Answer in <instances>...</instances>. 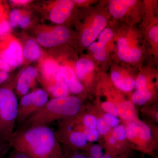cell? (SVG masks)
<instances>
[{
  "label": "cell",
  "mask_w": 158,
  "mask_h": 158,
  "mask_svg": "<svg viewBox=\"0 0 158 158\" xmlns=\"http://www.w3.org/2000/svg\"><path fill=\"white\" fill-rule=\"evenodd\" d=\"M7 141L28 158H61L63 154L55 132L48 126L17 129Z\"/></svg>",
  "instance_id": "6da1fadb"
},
{
  "label": "cell",
  "mask_w": 158,
  "mask_h": 158,
  "mask_svg": "<svg viewBox=\"0 0 158 158\" xmlns=\"http://www.w3.org/2000/svg\"><path fill=\"white\" fill-rule=\"evenodd\" d=\"M81 100L75 96L54 98L28 118L17 129L33 127L48 126L52 123L62 118L76 116L81 109Z\"/></svg>",
  "instance_id": "7a4b0ae2"
},
{
  "label": "cell",
  "mask_w": 158,
  "mask_h": 158,
  "mask_svg": "<svg viewBox=\"0 0 158 158\" xmlns=\"http://www.w3.org/2000/svg\"><path fill=\"white\" fill-rule=\"evenodd\" d=\"M18 105L12 90L0 88V141H7L15 131Z\"/></svg>",
  "instance_id": "3957f363"
},
{
  "label": "cell",
  "mask_w": 158,
  "mask_h": 158,
  "mask_svg": "<svg viewBox=\"0 0 158 158\" xmlns=\"http://www.w3.org/2000/svg\"><path fill=\"white\" fill-rule=\"evenodd\" d=\"M48 101L46 91L37 89L24 95L19 103L16 126H20Z\"/></svg>",
  "instance_id": "277c9868"
},
{
  "label": "cell",
  "mask_w": 158,
  "mask_h": 158,
  "mask_svg": "<svg viewBox=\"0 0 158 158\" xmlns=\"http://www.w3.org/2000/svg\"><path fill=\"white\" fill-rule=\"evenodd\" d=\"M69 35L68 29L63 26H59L50 32L39 34L37 39L43 46L52 47L66 42L69 38Z\"/></svg>",
  "instance_id": "5b68a950"
},
{
  "label": "cell",
  "mask_w": 158,
  "mask_h": 158,
  "mask_svg": "<svg viewBox=\"0 0 158 158\" xmlns=\"http://www.w3.org/2000/svg\"><path fill=\"white\" fill-rule=\"evenodd\" d=\"M106 24V19L104 15H96L90 25L84 29L82 32L81 38L82 45L85 47L90 46L105 28Z\"/></svg>",
  "instance_id": "8992f818"
},
{
  "label": "cell",
  "mask_w": 158,
  "mask_h": 158,
  "mask_svg": "<svg viewBox=\"0 0 158 158\" xmlns=\"http://www.w3.org/2000/svg\"><path fill=\"white\" fill-rule=\"evenodd\" d=\"M113 32L111 29L105 28L98 36L96 42H94L89 46L90 52L94 53V56L98 61H104L107 57L106 46L113 37Z\"/></svg>",
  "instance_id": "52a82bcc"
},
{
  "label": "cell",
  "mask_w": 158,
  "mask_h": 158,
  "mask_svg": "<svg viewBox=\"0 0 158 158\" xmlns=\"http://www.w3.org/2000/svg\"><path fill=\"white\" fill-rule=\"evenodd\" d=\"M117 54L119 59L126 62H135L139 61L142 56L140 49L132 47L126 38L121 37L117 43Z\"/></svg>",
  "instance_id": "ba28073f"
},
{
  "label": "cell",
  "mask_w": 158,
  "mask_h": 158,
  "mask_svg": "<svg viewBox=\"0 0 158 158\" xmlns=\"http://www.w3.org/2000/svg\"><path fill=\"white\" fill-rule=\"evenodd\" d=\"M73 7V2L69 0H60L53 7L50 18L53 22L62 24L70 16Z\"/></svg>",
  "instance_id": "9c48e42d"
},
{
  "label": "cell",
  "mask_w": 158,
  "mask_h": 158,
  "mask_svg": "<svg viewBox=\"0 0 158 158\" xmlns=\"http://www.w3.org/2000/svg\"><path fill=\"white\" fill-rule=\"evenodd\" d=\"M1 58L11 66H18L23 61V51L19 43L12 40L1 54Z\"/></svg>",
  "instance_id": "30bf717a"
},
{
  "label": "cell",
  "mask_w": 158,
  "mask_h": 158,
  "mask_svg": "<svg viewBox=\"0 0 158 158\" xmlns=\"http://www.w3.org/2000/svg\"><path fill=\"white\" fill-rule=\"evenodd\" d=\"M37 74V69L33 67H29L22 73L18 80L16 86L18 92L20 94L24 96L28 94Z\"/></svg>",
  "instance_id": "8fae6325"
},
{
  "label": "cell",
  "mask_w": 158,
  "mask_h": 158,
  "mask_svg": "<svg viewBox=\"0 0 158 158\" xmlns=\"http://www.w3.org/2000/svg\"><path fill=\"white\" fill-rule=\"evenodd\" d=\"M135 0H111L109 2V11L111 15L116 19L123 17L129 8L135 4Z\"/></svg>",
  "instance_id": "7c38bea8"
},
{
  "label": "cell",
  "mask_w": 158,
  "mask_h": 158,
  "mask_svg": "<svg viewBox=\"0 0 158 158\" xmlns=\"http://www.w3.org/2000/svg\"><path fill=\"white\" fill-rule=\"evenodd\" d=\"M60 72L68 84L69 90L72 93L79 94L84 90L83 85L80 83L76 76L74 72L69 66H62Z\"/></svg>",
  "instance_id": "4fadbf2b"
},
{
  "label": "cell",
  "mask_w": 158,
  "mask_h": 158,
  "mask_svg": "<svg viewBox=\"0 0 158 158\" xmlns=\"http://www.w3.org/2000/svg\"><path fill=\"white\" fill-rule=\"evenodd\" d=\"M56 135H66L68 145L73 149H81L87 144V138L84 132L77 130H68L66 134L60 132H55Z\"/></svg>",
  "instance_id": "5bb4252c"
},
{
  "label": "cell",
  "mask_w": 158,
  "mask_h": 158,
  "mask_svg": "<svg viewBox=\"0 0 158 158\" xmlns=\"http://www.w3.org/2000/svg\"><path fill=\"white\" fill-rule=\"evenodd\" d=\"M111 78L115 86L124 92H130L135 88V80L131 77L123 76L117 71L111 73Z\"/></svg>",
  "instance_id": "9a60e30c"
},
{
  "label": "cell",
  "mask_w": 158,
  "mask_h": 158,
  "mask_svg": "<svg viewBox=\"0 0 158 158\" xmlns=\"http://www.w3.org/2000/svg\"><path fill=\"white\" fill-rule=\"evenodd\" d=\"M48 90L54 98L69 96V89L68 84L60 72L56 77L55 84L48 87Z\"/></svg>",
  "instance_id": "2e32d148"
},
{
  "label": "cell",
  "mask_w": 158,
  "mask_h": 158,
  "mask_svg": "<svg viewBox=\"0 0 158 158\" xmlns=\"http://www.w3.org/2000/svg\"><path fill=\"white\" fill-rule=\"evenodd\" d=\"M60 69L56 62L50 59L45 60L43 63V75L46 81L49 83L48 87L55 84L56 77L60 73Z\"/></svg>",
  "instance_id": "e0dca14e"
},
{
  "label": "cell",
  "mask_w": 158,
  "mask_h": 158,
  "mask_svg": "<svg viewBox=\"0 0 158 158\" xmlns=\"http://www.w3.org/2000/svg\"><path fill=\"white\" fill-rule=\"evenodd\" d=\"M118 116L125 121L131 122L135 120V109L133 103L126 101L117 104Z\"/></svg>",
  "instance_id": "ac0fdd59"
},
{
  "label": "cell",
  "mask_w": 158,
  "mask_h": 158,
  "mask_svg": "<svg viewBox=\"0 0 158 158\" xmlns=\"http://www.w3.org/2000/svg\"><path fill=\"white\" fill-rule=\"evenodd\" d=\"M94 62L89 59L82 58L77 62L75 71L77 77L83 80L87 74L91 72L94 69Z\"/></svg>",
  "instance_id": "d6986e66"
},
{
  "label": "cell",
  "mask_w": 158,
  "mask_h": 158,
  "mask_svg": "<svg viewBox=\"0 0 158 158\" xmlns=\"http://www.w3.org/2000/svg\"><path fill=\"white\" fill-rule=\"evenodd\" d=\"M24 56L31 60H37L40 57V49L34 40H30L27 42L24 49Z\"/></svg>",
  "instance_id": "ffe728a7"
},
{
  "label": "cell",
  "mask_w": 158,
  "mask_h": 158,
  "mask_svg": "<svg viewBox=\"0 0 158 158\" xmlns=\"http://www.w3.org/2000/svg\"><path fill=\"white\" fill-rule=\"evenodd\" d=\"M152 97V93L148 89L135 90L132 96L133 103L138 106H142L147 103Z\"/></svg>",
  "instance_id": "44dd1931"
},
{
  "label": "cell",
  "mask_w": 158,
  "mask_h": 158,
  "mask_svg": "<svg viewBox=\"0 0 158 158\" xmlns=\"http://www.w3.org/2000/svg\"><path fill=\"white\" fill-rule=\"evenodd\" d=\"M152 132L149 127L142 122L138 120L137 137L142 141H149L152 137Z\"/></svg>",
  "instance_id": "7402d4cb"
},
{
  "label": "cell",
  "mask_w": 158,
  "mask_h": 158,
  "mask_svg": "<svg viewBox=\"0 0 158 158\" xmlns=\"http://www.w3.org/2000/svg\"><path fill=\"white\" fill-rule=\"evenodd\" d=\"M126 127V138L129 140H133L137 138L138 120H135L128 122Z\"/></svg>",
  "instance_id": "603a6c76"
},
{
  "label": "cell",
  "mask_w": 158,
  "mask_h": 158,
  "mask_svg": "<svg viewBox=\"0 0 158 158\" xmlns=\"http://www.w3.org/2000/svg\"><path fill=\"white\" fill-rule=\"evenodd\" d=\"M112 135L116 141H124L127 138L125 127L123 125L119 124L117 127L113 129Z\"/></svg>",
  "instance_id": "cb8c5ba5"
},
{
  "label": "cell",
  "mask_w": 158,
  "mask_h": 158,
  "mask_svg": "<svg viewBox=\"0 0 158 158\" xmlns=\"http://www.w3.org/2000/svg\"><path fill=\"white\" fill-rule=\"evenodd\" d=\"M83 123L85 129L96 128L98 118L94 115H86L83 118Z\"/></svg>",
  "instance_id": "d4e9b609"
},
{
  "label": "cell",
  "mask_w": 158,
  "mask_h": 158,
  "mask_svg": "<svg viewBox=\"0 0 158 158\" xmlns=\"http://www.w3.org/2000/svg\"><path fill=\"white\" fill-rule=\"evenodd\" d=\"M102 107L105 112L113 116H118L117 105L111 102H105L102 104Z\"/></svg>",
  "instance_id": "484cf974"
},
{
  "label": "cell",
  "mask_w": 158,
  "mask_h": 158,
  "mask_svg": "<svg viewBox=\"0 0 158 158\" xmlns=\"http://www.w3.org/2000/svg\"><path fill=\"white\" fill-rule=\"evenodd\" d=\"M83 132L86 136L87 141L91 142H96L97 141L100 135L98 130L96 128L91 129H85L84 131Z\"/></svg>",
  "instance_id": "4316f807"
},
{
  "label": "cell",
  "mask_w": 158,
  "mask_h": 158,
  "mask_svg": "<svg viewBox=\"0 0 158 158\" xmlns=\"http://www.w3.org/2000/svg\"><path fill=\"white\" fill-rule=\"evenodd\" d=\"M96 129L98 130L100 135H106L110 131L111 128L103 117H101L98 119Z\"/></svg>",
  "instance_id": "83f0119b"
},
{
  "label": "cell",
  "mask_w": 158,
  "mask_h": 158,
  "mask_svg": "<svg viewBox=\"0 0 158 158\" xmlns=\"http://www.w3.org/2000/svg\"><path fill=\"white\" fill-rule=\"evenodd\" d=\"M103 118L111 128L117 127L120 123V120L117 116L106 113L104 115Z\"/></svg>",
  "instance_id": "f1b7e54d"
},
{
  "label": "cell",
  "mask_w": 158,
  "mask_h": 158,
  "mask_svg": "<svg viewBox=\"0 0 158 158\" xmlns=\"http://www.w3.org/2000/svg\"><path fill=\"white\" fill-rule=\"evenodd\" d=\"M147 81L145 77L143 75H140L135 80V88L136 90H144L147 89Z\"/></svg>",
  "instance_id": "f546056e"
},
{
  "label": "cell",
  "mask_w": 158,
  "mask_h": 158,
  "mask_svg": "<svg viewBox=\"0 0 158 158\" xmlns=\"http://www.w3.org/2000/svg\"><path fill=\"white\" fill-rule=\"evenodd\" d=\"M10 26L12 27H16L19 23V21L20 18L19 11L17 9L12 10L10 12Z\"/></svg>",
  "instance_id": "4dcf8cb0"
},
{
  "label": "cell",
  "mask_w": 158,
  "mask_h": 158,
  "mask_svg": "<svg viewBox=\"0 0 158 158\" xmlns=\"http://www.w3.org/2000/svg\"><path fill=\"white\" fill-rule=\"evenodd\" d=\"M148 36L151 40L158 44V27L155 26L152 27L148 32Z\"/></svg>",
  "instance_id": "1f68e13d"
},
{
  "label": "cell",
  "mask_w": 158,
  "mask_h": 158,
  "mask_svg": "<svg viewBox=\"0 0 158 158\" xmlns=\"http://www.w3.org/2000/svg\"><path fill=\"white\" fill-rule=\"evenodd\" d=\"M10 25L6 20L2 21L0 22V36L6 34L10 30Z\"/></svg>",
  "instance_id": "d6a6232c"
},
{
  "label": "cell",
  "mask_w": 158,
  "mask_h": 158,
  "mask_svg": "<svg viewBox=\"0 0 158 158\" xmlns=\"http://www.w3.org/2000/svg\"><path fill=\"white\" fill-rule=\"evenodd\" d=\"M61 158H90L85 155L82 154L80 153L73 152L68 153L66 154H62Z\"/></svg>",
  "instance_id": "836d02e7"
},
{
  "label": "cell",
  "mask_w": 158,
  "mask_h": 158,
  "mask_svg": "<svg viewBox=\"0 0 158 158\" xmlns=\"http://www.w3.org/2000/svg\"><path fill=\"white\" fill-rule=\"evenodd\" d=\"M30 19L29 17L27 16H20L19 24L22 27L24 28L27 27L30 24Z\"/></svg>",
  "instance_id": "e575fe53"
},
{
  "label": "cell",
  "mask_w": 158,
  "mask_h": 158,
  "mask_svg": "<svg viewBox=\"0 0 158 158\" xmlns=\"http://www.w3.org/2000/svg\"><path fill=\"white\" fill-rule=\"evenodd\" d=\"M8 158H28L22 153L16 150L13 149L10 153Z\"/></svg>",
  "instance_id": "d590c367"
},
{
  "label": "cell",
  "mask_w": 158,
  "mask_h": 158,
  "mask_svg": "<svg viewBox=\"0 0 158 158\" xmlns=\"http://www.w3.org/2000/svg\"><path fill=\"white\" fill-rule=\"evenodd\" d=\"M10 69V65L0 57V70L3 71L8 72Z\"/></svg>",
  "instance_id": "8d00e7d4"
},
{
  "label": "cell",
  "mask_w": 158,
  "mask_h": 158,
  "mask_svg": "<svg viewBox=\"0 0 158 158\" xmlns=\"http://www.w3.org/2000/svg\"><path fill=\"white\" fill-rule=\"evenodd\" d=\"M9 77V74L7 72L0 71V84L5 82Z\"/></svg>",
  "instance_id": "74e56055"
},
{
  "label": "cell",
  "mask_w": 158,
  "mask_h": 158,
  "mask_svg": "<svg viewBox=\"0 0 158 158\" xmlns=\"http://www.w3.org/2000/svg\"><path fill=\"white\" fill-rule=\"evenodd\" d=\"M97 158H127L125 156H113L110 154L107 153H104L103 154Z\"/></svg>",
  "instance_id": "f35d334b"
},
{
  "label": "cell",
  "mask_w": 158,
  "mask_h": 158,
  "mask_svg": "<svg viewBox=\"0 0 158 158\" xmlns=\"http://www.w3.org/2000/svg\"><path fill=\"white\" fill-rule=\"evenodd\" d=\"M1 141H0V143H1ZM7 149L3 147L2 145L1 144H0V158H2L3 156L6 153Z\"/></svg>",
  "instance_id": "ab89813d"
},
{
  "label": "cell",
  "mask_w": 158,
  "mask_h": 158,
  "mask_svg": "<svg viewBox=\"0 0 158 158\" xmlns=\"http://www.w3.org/2000/svg\"><path fill=\"white\" fill-rule=\"evenodd\" d=\"M116 140L115 138L113 136V135H111L110 138H109V141L110 144L111 145H114L116 144Z\"/></svg>",
  "instance_id": "60d3db41"
},
{
  "label": "cell",
  "mask_w": 158,
  "mask_h": 158,
  "mask_svg": "<svg viewBox=\"0 0 158 158\" xmlns=\"http://www.w3.org/2000/svg\"><path fill=\"white\" fill-rule=\"evenodd\" d=\"M11 2H12L16 3V4H24L30 1H28V0H14V1H11Z\"/></svg>",
  "instance_id": "b9f144b4"
},
{
  "label": "cell",
  "mask_w": 158,
  "mask_h": 158,
  "mask_svg": "<svg viewBox=\"0 0 158 158\" xmlns=\"http://www.w3.org/2000/svg\"><path fill=\"white\" fill-rule=\"evenodd\" d=\"M73 2L78 3V4H81V3H83L85 2L86 1L85 0H75V1H73Z\"/></svg>",
  "instance_id": "7bdbcfd3"
},
{
  "label": "cell",
  "mask_w": 158,
  "mask_h": 158,
  "mask_svg": "<svg viewBox=\"0 0 158 158\" xmlns=\"http://www.w3.org/2000/svg\"><path fill=\"white\" fill-rule=\"evenodd\" d=\"M156 118L157 121H158V113H157L156 115Z\"/></svg>",
  "instance_id": "ee69618b"
},
{
  "label": "cell",
  "mask_w": 158,
  "mask_h": 158,
  "mask_svg": "<svg viewBox=\"0 0 158 158\" xmlns=\"http://www.w3.org/2000/svg\"><path fill=\"white\" fill-rule=\"evenodd\" d=\"M1 11H0V21H1Z\"/></svg>",
  "instance_id": "f6af8a7d"
}]
</instances>
